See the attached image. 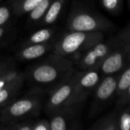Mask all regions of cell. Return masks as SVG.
<instances>
[{
    "label": "cell",
    "mask_w": 130,
    "mask_h": 130,
    "mask_svg": "<svg viewBox=\"0 0 130 130\" xmlns=\"http://www.w3.org/2000/svg\"><path fill=\"white\" fill-rule=\"evenodd\" d=\"M72 68L74 63L71 59L53 53L43 61L33 66L28 72V77L34 83L52 84L60 82Z\"/></svg>",
    "instance_id": "cell-1"
},
{
    "label": "cell",
    "mask_w": 130,
    "mask_h": 130,
    "mask_svg": "<svg viewBox=\"0 0 130 130\" xmlns=\"http://www.w3.org/2000/svg\"><path fill=\"white\" fill-rule=\"evenodd\" d=\"M67 27L71 30L106 33L115 29L108 18L82 5L73 3L67 19Z\"/></svg>",
    "instance_id": "cell-2"
},
{
    "label": "cell",
    "mask_w": 130,
    "mask_h": 130,
    "mask_svg": "<svg viewBox=\"0 0 130 130\" xmlns=\"http://www.w3.org/2000/svg\"><path fill=\"white\" fill-rule=\"evenodd\" d=\"M103 39H104V34L102 32L69 30L53 42L52 51L53 53L63 56H73L75 57Z\"/></svg>",
    "instance_id": "cell-3"
},
{
    "label": "cell",
    "mask_w": 130,
    "mask_h": 130,
    "mask_svg": "<svg viewBox=\"0 0 130 130\" xmlns=\"http://www.w3.org/2000/svg\"><path fill=\"white\" fill-rule=\"evenodd\" d=\"M117 34V39L116 43L99 67L98 70L101 75L118 74L129 64V26L128 25Z\"/></svg>",
    "instance_id": "cell-4"
},
{
    "label": "cell",
    "mask_w": 130,
    "mask_h": 130,
    "mask_svg": "<svg viewBox=\"0 0 130 130\" xmlns=\"http://www.w3.org/2000/svg\"><path fill=\"white\" fill-rule=\"evenodd\" d=\"M42 102V91H31L22 98L10 101L0 113L2 123L30 118L39 113Z\"/></svg>",
    "instance_id": "cell-5"
},
{
    "label": "cell",
    "mask_w": 130,
    "mask_h": 130,
    "mask_svg": "<svg viewBox=\"0 0 130 130\" xmlns=\"http://www.w3.org/2000/svg\"><path fill=\"white\" fill-rule=\"evenodd\" d=\"M117 39V34L105 40L103 39L88 47L74 57L75 63L79 71L98 70L104 59L109 54Z\"/></svg>",
    "instance_id": "cell-6"
},
{
    "label": "cell",
    "mask_w": 130,
    "mask_h": 130,
    "mask_svg": "<svg viewBox=\"0 0 130 130\" xmlns=\"http://www.w3.org/2000/svg\"><path fill=\"white\" fill-rule=\"evenodd\" d=\"M78 76V70L72 68L58 83L47 99L45 106V111L47 114L51 115L67 104L73 92Z\"/></svg>",
    "instance_id": "cell-7"
},
{
    "label": "cell",
    "mask_w": 130,
    "mask_h": 130,
    "mask_svg": "<svg viewBox=\"0 0 130 130\" xmlns=\"http://www.w3.org/2000/svg\"><path fill=\"white\" fill-rule=\"evenodd\" d=\"M118 74L102 75L100 82L94 90V94L89 110L90 118L98 115L115 97Z\"/></svg>",
    "instance_id": "cell-8"
},
{
    "label": "cell",
    "mask_w": 130,
    "mask_h": 130,
    "mask_svg": "<svg viewBox=\"0 0 130 130\" xmlns=\"http://www.w3.org/2000/svg\"><path fill=\"white\" fill-rule=\"evenodd\" d=\"M83 104L62 107L50 115V130H75L82 128L80 111Z\"/></svg>",
    "instance_id": "cell-9"
},
{
    "label": "cell",
    "mask_w": 130,
    "mask_h": 130,
    "mask_svg": "<svg viewBox=\"0 0 130 130\" xmlns=\"http://www.w3.org/2000/svg\"><path fill=\"white\" fill-rule=\"evenodd\" d=\"M102 76L99 70L78 71V76L68 104H83L89 94L94 91Z\"/></svg>",
    "instance_id": "cell-10"
},
{
    "label": "cell",
    "mask_w": 130,
    "mask_h": 130,
    "mask_svg": "<svg viewBox=\"0 0 130 130\" xmlns=\"http://www.w3.org/2000/svg\"><path fill=\"white\" fill-rule=\"evenodd\" d=\"M116 110L120 111L129 104L130 101V66L128 64L117 77L116 91Z\"/></svg>",
    "instance_id": "cell-11"
},
{
    "label": "cell",
    "mask_w": 130,
    "mask_h": 130,
    "mask_svg": "<svg viewBox=\"0 0 130 130\" xmlns=\"http://www.w3.org/2000/svg\"><path fill=\"white\" fill-rule=\"evenodd\" d=\"M53 42H46L42 43H35L23 45L17 53V58L20 60H33L42 57L47 52L52 50Z\"/></svg>",
    "instance_id": "cell-12"
},
{
    "label": "cell",
    "mask_w": 130,
    "mask_h": 130,
    "mask_svg": "<svg viewBox=\"0 0 130 130\" xmlns=\"http://www.w3.org/2000/svg\"><path fill=\"white\" fill-rule=\"evenodd\" d=\"M91 130H119L118 112L114 110L112 112L104 115L90 127Z\"/></svg>",
    "instance_id": "cell-13"
},
{
    "label": "cell",
    "mask_w": 130,
    "mask_h": 130,
    "mask_svg": "<svg viewBox=\"0 0 130 130\" xmlns=\"http://www.w3.org/2000/svg\"><path fill=\"white\" fill-rule=\"evenodd\" d=\"M66 0H53L46 14L40 21L42 25H50L59 17Z\"/></svg>",
    "instance_id": "cell-14"
},
{
    "label": "cell",
    "mask_w": 130,
    "mask_h": 130,
    "mask_svg": "<svg viewBox=\"0 0 130 130\" xmlns=\"http://www.w3.org/2000/svg\"><path fill=\"white\" fill-rule=\"evenodd\" d=\"M24 78L20 79L2 89H0V107L6 105L21 90Z\"/></svg>",
    "instance_id": "cell-15"
},
{
    "label": "cell",
    "mask_w": 130,
    "mask_h": 130,
    "mask_svg": "<svg viewBox=\"0 0 130 130\" xmlns=\"http://www.w3.org/2000/svg\"><path fill=\"white\" fill-rule=\"evenodd\" d=\"M55 34V30L51 27H45L33 33L23 43V45L42 43L50 41ZM22 45V46H23Z\"/></svg>",
    "instance_id": "cell-16"
},
{
    "label": "cell",
    "mask_w": 130,
    "mask_h": 130,
    "mask_svg": "<svg viewBox=\"0 0 130 130\" xmlns=\"http://www.w3.org/2000/svg\"><path fill=\"white\" fill-rule=\"evenodd\" d=\"M43 0H11L12 11L16 15H22L30 12Z\"/></svg>",
    "instance_id": "cell-17"
},
{
    "label": "cell",
    "mask_w": 130,
    "mask_h": 130,
    "mask_svg": "<svg viewBox=\"0 0 130 130\" xmlns=\"http://www.w3.org/2000/svg\"><path fill=\"white\" fill-rule=\"evenodd\" d=\"M22 78H24V74L18 71L14 66L0 75V89Z\"/></svg>",
    "instance_id": "cell-18"
},
{
    "label": "cell",
    "mask_w": 130,
    "mask_h": 130,
    "mask_svg": "<svg viewBox=\"0 0 130 130\" xmlns=\"http://www.w3.org/2000/svg\"><path fill=\"white\" fill-rule=\"evenodd\" d=\"M53 0H43L29 13V20L32 23H37L41 21Z\"/></svg>",
    "instance_id": "cell-19"
},
{
    "label": "cell",
    "mask_w": 130,
    "mask_h": 130,
    "mask_svg": "<svg viewBox=\"0 0 130 130\" xmlns=\"http://www.w3.org/2000/svg\"><path fill=\"white\" fill-rule=\"evenodd\" d=\"M34 120L30 118L20 120L17 121L2 123L0 129L3 130H32Z\"/></svg>",
    "instance_id": "cell-20"
},
{
    "label": "cell",
    "mask_w": 130,
    "mask_h": 130,
    "mask_svg": "<svg viewBox=\"0 0 130 130\" xmlns=\"http://www.w3.org/2000/svg\"><path fill=\"white\" fill-rule=\"evenodd\" d=\"M118 112V111H117ZM119 130H129L130 129V107L129 104L123 107L118 112Z\"/></svg>",
    "instance_id": "cell-21"
},
{
    "label": "cell",
    "mask_w": 130,
    "mask_h": 130,
    "mask_svg": "<svg viewBox=\"0 0 130 130\" xmlns=\"http://www.w3.org/2000/svg\"><path fill=\"white\" fill-rule=\"evenodd\" d=\"M101 3L108 12L118 14L123 9V0H101Z\"/></svg>",
    "instance_id": "cell-22"
},
{
    "label": "cell",
    "mask_w": 130,
    "mask_h": 130,
    "mask_svg": "<svg viewBox=\"0 0 130 130\" xmlns=\"http://www.w3.org/2000/svg\"><path fill=\"white\" fill-rule=\"evenodd\" d=\"M11 18V10L7 6L0 7V27H5Z\"/></svg>",
    "instance_id": "cell-23"
},
{
    "label": "cell",
    "mask_w": 130,
    "mask_h": 130,
    "mask_svg": "<svg viewBox=\"0 0 130 130\" xmlns=\"http://www.w3.org/2000/svg\"><path fill=\"white\" fill-rule=\"evenodd\" d=\"M32 130H50V121L47 120H40L34 121Z\"/></svg>",
    "instance_id": "cell-24"
},
{
    "label": "cell",
    "mask_w": 130,
    "mask_h": 130,
    "mask_svg": "<svg viewBox=\"0 0 130 130\" xmlns=\"http://www.w3.org/2000/svg\"><path fill=\"white\" fill-rule=\"evenodd\" d=\"M12 67H14V64L10 60L0 61V75Z\"/></svg>",
    "instance_id": "cell-25"
},
{
    "label": "cell",
    "mask_w": 130,
    "mask_h": 130,
    "mask_svg": "<svg viewBox=\"0 0 130 130\" xmlns=\"http://www.w3.org/2000/svg\"><path fill=\"white\" fill-rule=\"evenodd\" d=\"M6 31V29L5 27H0V40L2 39V37L5 35Z\"/></svg>",
    "instance_id": "cell-26"
}]
</instances>
